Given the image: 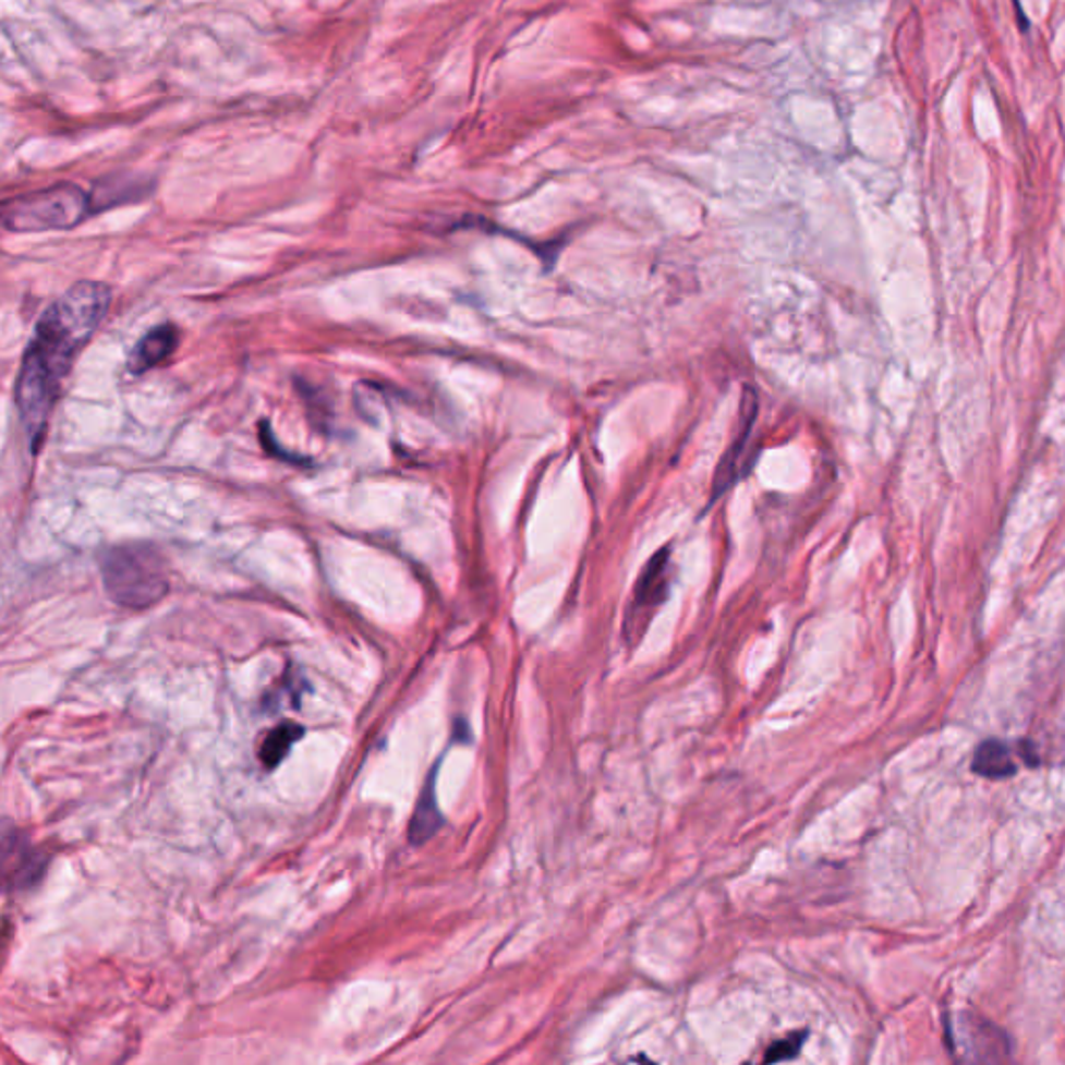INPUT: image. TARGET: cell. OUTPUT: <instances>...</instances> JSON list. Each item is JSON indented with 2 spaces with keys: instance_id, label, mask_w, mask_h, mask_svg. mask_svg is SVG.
I'll return each instance as SVG.
<instances>
[{
  "instance_id": "cell-3",
  "label": "cell",
  "mask_w": 1065,
  "mask_h": 1065,
  "mask_svg": "<svg viewBox=\"0 0 1065 1065\" xmlns=\"http://www.w3.org/2000/svg\"><path fill=\"white\" fill-rule=\"evenodd\" d=\"M100 572L107 595L123 608H150L169 591L165 562L153 545H117L102 556Z\"/></svg>"
},
{
  "instance_id": "cell-6",
  "label": "cell",
  "mask_w": 1065,
  "mask_h": 1065,
  "mask_svg": "<svg viewBox=\"0 0 1065 1065\" xmlns=\"http://www.w3.org/2000/svg\"><path fill=\"white\" fill-rule=\"evenodd\" d=\"M178 346H180V329L176 325L165 323L150 329L142 340L137 341L136 348L130 354L128 361L130 373L144 375L157 364L165 363L178 350Z\"/></svg>"
},
{
  "instance_id": "cell-5",
  "label": "cell",
  "mask_w": 1065,
  "mask_h": 1065,
  "mask_svg": "<svg viewBox=\"0 0 1065 1065\" xmlns=\"http://www.w3.org/2000/svg\"><path fill=\"white\" fill-rule=\"evenodd\" d=\"M758 409H760V404H758L755 391L751 387H746L743 400H741V410H739L741 421H739V427H737V433H735L728 450L723 453V460L716 469L710 504L723 498L733 485H737L746 476L743 473L748 471V462H751V458H748L749 439L755 429Z\"/></svg>"
},
{
  "instance_id": "cell-11",
  "label": "cell",
  "mask_w": 1065,
  "mask_h": 1065,
  "mask_svg": "<svg viewBox=\"0 0 1065 1065\" xmlns=\"http://www.w3.org/2000/svg\"><path fill=\"white\" fill-rule=\"evenodd\" d=\"M302 735H304V728L295 725L292 721L279 723V725L273 726L271 730H267V735L263 737V743L258 748V758L265 764V769L279 766L281 760L290 753V749L294 748L295 741H300Z\"/></svg>"
},
{
  "instance_id": "cell-8",
  "label": "cell",
  "mask_w": 1065,
  "mask_h": 1065,
  "mask_svg": "<svg viewBox=\"0 0 1065 1065\" xmlns=\"http://www.w3.org/2000/svg\"><path fill=\"white\" fill-rule=\"evenodd\" d=\"M13 837L15 845H11V839L4 837V883L7 886L22 888L40 876V872L45 870V861L34 851H29V847L23 845L17 835Z\"/></svg>"
},
{
  "instance_id": "cell-2",
  "label": "cell",
  "mask_w": 1065,
  "mask_h": 1065,
  "mask_svg": "<svg viewBox=\"0 0 1065 1065\" xmlns=\"http://www.w3.org/2000/svg\"><path fill=\"white\" fill-rule=\"evenodd\" d=\"M94 215L90 192L73 182H59L9 198L2 205V226L13 233L65 231Z\"/></svg>"
},
{
  "instance_id": "cell-13",
  "label": "cell",
  "mask_w": 1065,
  "mask_h": 1065,
  "mask_svg": "<svg viewBox=\"0 0 1065 1065\" xmlns=\"http://www.w3.org/2000/svg\"><path fill=\"white\" fill-rule=\"evenodd\" d=\"M1016 9H1018V20H1020L1021 27H1026V20H1024V11H1021L1020 0H1014Z\"/></svg>"
},
{
  "instance_id": "cell-12",
  "label": "cell",
  "mask_w": 1065,
  "mask_h": 1065,
  "mask_svg": "<svg viewBox=\"0 0 1065 1065\" xmlns=\"http://www.w3.org/2000/svg\"><path fill=\"white\" fill-rule=\"evenodd\" d=\"M810 1032L808 1030H797V1032H791L783 1039H778L776 1043H772L764 1055V1062L766 1064H778V1062H789L799 1055L801 1046L808 1041Z\"/></svg>"
},
{
  "instance_id": "cell-4",
  "label": "cell",
  "mask_w": 1065,
  "mask_h": 1065,
  "mask_svg": "<svg viewBox=\"0 0 1065 1065\" xmlns=\"http://www.w3.org/2000/svg\"><path fill=\"white\" fill-rule=\"evenodd\" d=\"M673 581H675L673 547L664 545L645 562L637 579L629 608L625 613L622 636L627 637L631 645H636L637 641L645 636L652 618L670 597Z\"/></svg>"
},
{
  "instance_id": "cell-1",
  "label": "cell",
  "mask_w": 1065,
  "mask_h": 1065,
  "mask_svg": "<svg viewBox=\"0 0 1065 1065\" xmlns=\"http://www.w3.org/2000/svg\"><path fill=\"white\" fill-rule=\"evenodd\" d=\"M109 306L111 288L86 279L71 286L38 318L15 384L20 419L34 450L45 437L71 364L107 317Z\"/></svg>"
},
{
  "instance_id": "cell-10",
  "label": "cell",
  "mask_w": 1065,
  "mask_h": 1065,
  "mask_svg": "<svg viewBox=\"0 0 1065 1065\" xmlns=\"http://www.w3.org/2000/svg\"><path fill=\"white\" fill-rule=\"evenodd\" d=\"M435 774H437V769L431 772L429 780H427L421 799L416 803L414 816L410 820L409 839L414 847L425 845L444 824V818H441V812L437 808V799H435Z\"/></svg>"
},
{
  "instance_id": "cell-7",
  "label": "cell",
  "mask_w": 1065,
  "mask_h": 1065,
  "mask_svg": "<svg viewBox=\"0 0 1065 1065\" xmlns=\"http://www.w3.org/2000/svg\"><path fill=\"white\" fill-rule=\"evenodd\" d=\"M94 213L125 203H137L150 194V182L136 176H113L96 183L90 190Z\"/></svg>"
},
{
  "instance_id": "cell-9",
  "label": "cell",
  "mask_w": 1065,
  "mask_h": 1065,
  "mask_svg": "<svg viewBox=\"0 0 1065 1065\" xmlns=\"http://www.w3.org/2000/svg\"><path fill=\"white\" fill-rule=\"evenodd\" d=\"M972 771L978 776L993 778V780L1014 776L1018 772L1014 749L1009 748L1005 741H999V739L982 741L976 749Z\"/></svg>"
}]
</instances>
